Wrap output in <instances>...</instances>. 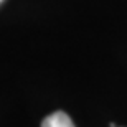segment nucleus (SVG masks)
I'll list each match as a JSON object with an SVG mask.
<instances>
[{
	"label": "nucleus",
	"mask_w": 127,
	"mask_h": 127,
	"mask_svg": "<svg viewBox=\"0 0 127 127\" xmlns=\"http://www.w3.org/2000/svg\"><path fill=\"white\" fill-rule=\"evenodd\" d=\"M2 2H3V0H0V3H2Z\"/></svg>",
	"instance_id": "f03ea898"
},
{
	"label": "nucleus",
	"mask_w": 127,
	"mask_h": 127,
	"mask_svg": "<svg viewBox=\"0 0 127 127\" xmlns=\"http://www.w3.org/2000/svg\"><path fill=\"white\" fill-rule=\"evenodd\" d=\"M41 127H74L71 117L63 111H56V112L50 114L43 119Z\"/></svg>",
	"instance_id": "f257e3e1"
}]
</instances>
